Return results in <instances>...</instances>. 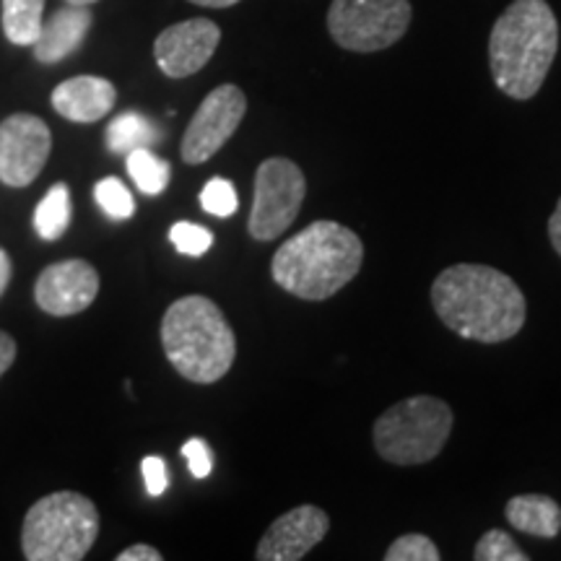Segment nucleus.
I'll list each match as a JSON object with an SVG mask.
<instances>
[{
  "mask_svg": "<svg viewBox=\"0 0 561 561\" xmlns=\"http://www.w3.org/2000/svg\"><path fill=\"white\" fill-rule=\"evenodd\" d=\"M182 455L187 458V466H191V473L195 479H208L210 471H214V458H210L208 445L203 439H187L185 445H182Z\"/></svg>",
  "mask_w": 561,
  "mask_h": 561,
  "instance_id": "26",
  "label": "nucleus"
},
{
  "mask_svg": "<svg viewBox=\"0 0 561 561\" xmlns=\"http://www.w3.org/2000/svg\"><path fill=\"white\" fill-rule=\"evenodd\" d=\"M68 5H91V3H96V0H66Z\"/></svg>",
  "mask_w": 561,
  "mask_h": 561,
  "instance_id": "33",
  "label": "nucleus"
},
{
  "mask_svg": "<svg viewBox=\"0 0 561 561\" xmlns=\"http://www.w3.org/2000/svg\"><path fill=\"white\" fill-rule=\"evenodd\" d=\"M442 553L437 543L424 533H405L396 538L390 549L385 551V561H439Z\"/></svg>",
  "mask_w": 561,
  "mask_h": 561,
  "instance_id": "23",
  "label": "nucleus"
},
{
  "mask_svg": "<svg viewBox=\"0 0 561 561\" xmlns=\"http://www.w3.org/2000/svg\"><path fill=\"white\" fill-rule=\"evenodd\" d=\"M70 214H73V208H70V191L68 185L58 182V185H53L47 191L45 198L39 201L37 210H34V229H37L42 240H60L70 227Z\"/></svg>",
  "mask_w": 561,
  "mask_h": 561,
  "instance_id": "19",
  "label": "nucleus"
},
{
  "mask_svg": "<svg viewBox=\"0 0 561 561\" xmlns=\"http://www.w3.org/2000/svg\"><path fill=\"white\" fill-rule=\"evenodd\" d=\"M13 359H16V341L9 333L0 331V377L11 369Z\"/></svg>",
  "mask_w": 561,
  "mask_h": 561,
  "instance_id": "29",
  "label": "nucleus"
},
{
  "mask_svg": "<svg viewBox=\"0 0 561 561\" xmlns=\"http://www.w3.org/2000/svg\"><path fill=\"white\" fill-rule=\"evenodd\" d=\"M128 157V172L133 182L140 193L146 195H161L167 191L172 178V167L170 161H164L161 157H157L151 149H136Z\"/></svg>",
  "mask_w": 561,
  "mask_h": 561,
  "instance_id": "20",
  "label": "nucleus"
},
{
  "mask_svg": "<svg viewBox=\"0 0 561 561\" xmlns=\"http://www.w3.org/2000/svg\"><path fill=\"white\" fill-rule=\"evenodd\" d=\"M117 561H161V553L153 546L136 543L130 549L117 553Z\"/></svg>",
  "mask_w": 561,
  "mask_h": 561,
  "instance_id": "28",
  "label": "nucleus"
},
{
  "mask_svg": "<svg viewBox=\"0 0 561 561\" xmlns=\"http://www.w3.org/2000/svg\"><path fill=\"white\" fill-rule=\"evenodd\" d=\"M94 198H96V203H100V208L104 210V214L110 216V219L123 221V219H130V216L136 214V201H133L130 191L117 178H104L96 182Z\"/></svg>",
  "mask_w": 561,
  "mask_h": 561,
  "instance_id": "21",
  "label": "nucleus"
},
{
  "mask_svg": "<svg viewBox=\"0 0 561 561\" xmlns=\"http://www.w3.org/2000/svg\"><path fill=\"white\" fill-rule=\"evenodd\" d=\"M364 244L339 221H312L276 250L271 276L284 291L305 301H325L359 276Z\"/></svg>",
  "mask_w": 561,
  "mask_h": 561,
  "instance_id": "3",
  "label": "nucleus"
},
{
  "mask_svg": "<svg viewBox=\"0 0 561 561\" xmlns=\"http://www.w3.org/2000/svg\"><path fill=\"white\" fill-rule=\"evenodd\" d=\"M11 273H13V268H11V257H9V252L0 250V297H3L5 286H9Z\"/></svg>",
  "mask_w": 561,
  "mask_h": 561,
  "instance_id": "31",
  "label": "nucleus"
},
{
  "mask_svg": "<svg viewBox=\"0 0 561 561\" xmlns=\"http://www.w3.org/2000/svg\"><path fill=\"white\" fill-rule=\"evenodd\" d=\"M244 112H248V96L240 87L234 83L216 87L195 110L193 121L182 136V159L187 164H203L214 153H219L224 144L240 128Z\"/></svg>",
  "mask_w": 561,
  "mask_h": 561,
  "instance_id": "9",
  "label": "nucleus"
},
{
  "mask_svg": "<svg viewBox=\"0 0 561 561\" xmlns=\"http://www.w3.org/2000/svg\"><path fill=\"white\" fill-rule=\"evenodd\" d=\"M453 409L434 396H413L390 405L371 426L375 450L392 466L411 468L430 462L453 434Z\"/></svg>",
  "mask_w": 561,
  "mask_h": 561,
  "instance_id": "6",
  "label": "nucleus"
},
{
  "mask_svg": "<svg viewBox=\"0 0 561 561\" xmlns=\"http://www.w3.org/2000/svg\"><path fill=\"white\" fill-rule=\"evenodd\" d=\"M411 19L409 0H333L328 32L348 53H380L409 32Z\"/></svg>",
  "mask_w": 561,
  "mask_h": 561,
  "instance_id": "7",
  "label": "nucleus"
},
{
  "mask_svg": "<svg viewBox=\"0 0 561 561\" xmlns=\"http://www.w3.org/2000/svg\"><path fill=\"white\" fill-rule=\"evenodd\" d=\"M100 536V512L79 491H55L26 512L21 549L30 561H81Z\"/></svg>",
  "mask_w": 561,
  "mask_h": 561,
  "instance_id": "5",
  "label": "nucleus"
},
{
  "mask_svg": "<svg viewBox=\"0 0 561 561\" xmlns=\"http://www.w3.org/2000/svg\"><path fill=\"white\" fill-rule=\"evenodd\" d=\"M473 559L476 561H528L530 557L515 543V538H512L507 530L491 528L483 533L479 543H476Z\"/></svg>",
  "mask_w": 561,
  "mask_h": 561,
  "instance_id": "22",
  "label": "nucleus"
},
{
  "mask_svg": "<svg viewBox=\"0 0 561 561\" xmlns=\"http://www.w3.org/2000/svg\"><path fill=\"white\" fill-rule=\"evenodd\" d=\"M195 5H203V9H229V5H237L240 0H191Z\"/></svg>",
  "mask_w": 561,
  "mask_h": 561,
  "instance_id": "32",
  "label": "nucleus"
},
{
  "mask_svg": "<svg viewBox=\"0 0 561 561\" xmlns=\"http://www.w3.org/2000/svg\"><path fill=\"white\" fill-rule=\"evenodd\" d=\"M91 11L89 5H66V9L55 11L50 19L42 21L39 37L34 39V58L45 66L60 62L76 53L87 39L91 30Z\"/></svg>",
  "mask_w": 561,
  "mask_h": 561,
  "instance_id": "15",
  "label": "nucleus"
},
{
  "mask_svg": "<svg viewBox=\"0 0 561 561\" xmlns=\"http://www.w3.org/2000/svg\"><path fill=\"white\" fill-rule=\"evenodd\" d=\"M161 346L185 380L214 385L231 369L237 339L216 301L201 294L172 301L161 320Z\"/></svg>",
  "mask_w": 561,
  "mask_h": 561,
  "instance_id": "4",
  "label": "nucleus"
},
{
  "mask_svg": "<svg viewBox=\"0 0 561 561\" xmlns=\"http://www.w3.org/2000/svg\"><path fill=\"white\" fill-rule=\"evenodd\" d=\"M45 0H3V32L11 45L32 47L42 30Z\"/></svg>",
  "mask_w": 561,
  "mask_h": 561,
  "instance_id": "18",
  "label": "nucleus"
},
{
  "mask_svg": "<svg viewBox=\"0 0 561 561\" xmlns=\"http://www.w3.org/2000/svg\"><path fill=\"white\" fill-rule=\"evenodd\" d=\"M170 240L174 244V250L180 255H191V257H201L206 255L214 244V234L201 224H191V221H178L170 229Z\"/></svg>",
  "mask_w": 561,
  "mask_h": 561,
  "instance_id": "24",
  "label": "nucleus"
},
{
  "mask_svg": "<svg viewBox=\"0 0 561 561\" xmlns=\"http://www.w3.org/2000/svg\"><path fill=\"white\" fill-rule=\"evenodd\" d=\"M331 530V517L314 504H299L276 517L255 549L257 561H299Z\"/></svg>",
  "mask_w": 561,
  "mask_h": 561,
  "instance_id": "13",
  "label": "nucleus"
},
{
  "mask_svg": "<svg viewBox=\"0 0 561 561\" xmlns=\"http://www.w3.org/2000/svg\"><path fill=\"white\" fill-rule=\"evenodd\" d=\"M140 471H144V481H146V491L151 496H161L170 486V473H167V462L159 458V455H149L140 462Z\"/></svg>",
  "mask_w": 561,
  "mask_h": 561,
  "instance_id": "27",
  "label": "nucleus"
},
{
  "mask_svg": "<svg viewBox=\"0 0 561 561\" xmlns=\"http://www.w3.org/2000/svg\"><path fill=\"white\" fill-rule=\"evenodd\" d=\"M117 102L115 83L102 76H76L53 91V107L73 123H96L110 115Z\"/></svg>",
  "mask_w": 561,
  "mask_h": 561,
  "instance_id": "14",
  "label": "nucleus"
},
{
  "mask_svg": "<svg viewBox=\"0 0 561 561\" xmlns=\"http://www.w3.org/2000/svg\"><path fill=\"white\" fill-rule=\"evenodd\" d=\"M159 140L161 130L157 123H151L140 112H123L107 125V149L112 153H121V157L136 149H151Z\"/></svg>",
  "mask_w": 561,
  "mask_h": 561,
  "instance_id": "17",
  "label": "nucleus"
},
{
  "mask_svg": "<svg viewBox=\"0 0 561 561\" xmlns=\"http://www.w3.org/2000/svg\"><path fill=\"white\" fill-rule=\"evenodd\" d=\"M53 149L47 123L30 112H16L0 123V182L26 187L45 170Z\"/></svg>",
  "mask_w": 561,
  "mask_h": 561,
  "instance_id": "10",
  "label": "nucleus"
},
{
  "mask_svg": "<svg viewBox=\"0 0 561 561\" xmlns=\"http://www.w3.org/2000/svg\"><path fill=\"white\" fill-rule=\"evenodd\" d=\"M96 294H100V273L79 257L47 265L34 286L39 310L53 318H68V314L89 310Z\"/></svg>",
  "mask_w": 561,
  "mask_h": 561,
  "instance_id": "12",
  "label": "nucleus"
},
{
  "mask_svg": "<svg viewBox=\"0 0 561 561\" xmlns=\"http://www.w3.org/2000/svg\"><path fill=\"white\" fill-rule=\"evenodd\" d=\"M437 318L466 341L504 343L523 331L528 301L507 273L481 263L450 265L434 278Z\"/></svg>",
  "mask_w": 561,
  "mask_h": 561,
  "instance_id": "1",
  "label": "nucleus"
},
{
  "mask_svg": "<svg viewBox=\"0 0 561 561\" xmlns=\"http://www.w3.org/2000/svg\"><path fill=\"white\" fill-rule=\"evenodd\" d=\"M549 240L553 244V250H557L559 257H561V198H559L557 208H553V214L549 219Z\"/></svg>",
  "mask_w": 561,
  "mask_h": 561,
  "instance_id": "30",
  "label": "nucleus"
},
{
  "mask_svg": "<svg viewBox=\"0 0 561 561\" xmlns=\"http://www.w3.org/2000/svg\"><path fill=\"white\" fill-rule=\"evenodd\" d=\"M201 206L206 214L219 216V219H227V216L234 214L240 208V198H237L234 185L224 178H214L203 187L201 193Z\"/></svg>",
  "mask_w": 561,
  "mask_h": 561,
  "instance_id": "25",
  "label": "nucleus"
},
{
  "mask_svg": "<svg viewBox=\"0 0 561 561\" xmlns=\"http://www.w3.org/2000/svg\"><path fill=\"white\" fill-rule=\"evenodd\" d=\"M221 42L219 24L210 19H187L167 26L153 42V58L170 79H187L214 58Z\"/></svg>",
  "mask_w": 561,
  "mask_h": 561,
  "instance_id": "11",
  "label": "nucleus"
},
{
  "mask_svg": "<svg viewBox=\"0 0 561 561\" xmlns=\"http://www.w3.org/2000/svg\"><path fill=\"white\" fill-rule=\"evenodd\" d=\"M504 515L512 528L536 538H557L561 530V507L546 494L512 496Z\"/></svg>",
  "mask_w": 561,
  "mask_h": 561,
  "instance_id": "16",
  "label": "nucleus"
},
{
  "mask_svg": "<svg viewBox=\"0 0 561 561\" xmlns=\"http://www.w3.org/2000/svg\"><path fill=\"white\" fill-rule=\"evenodd\" d=\"M559 50V21L546 0H512L489 37V68L496 89L528 102L543 87Z\"/></svg>",
  "mask_w": 561,
  "mask_h": 561,
  "instance_id": "2",
  "label": "nucleus"
},
{
  "mask_svg": "<svg viewBox=\"0 0 561 561\" xmlns=\"http://www.w3.org/2000/svg\"><path fill=\"white\" fill-rule=\"evenodd\" d=\"M307 195V178L297 161L284 157L265 159L255 172L248 231L252 240H278L299 216Z\"/></svg>",
  "mask_w": 561,
  "mask_h": 561,
  "instance_id": "8",
  "label": "nucleus"
}]
</instances>
